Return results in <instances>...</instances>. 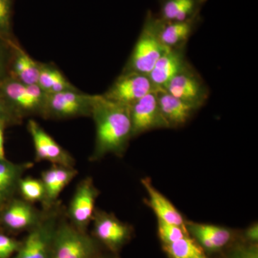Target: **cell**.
Instances as JSON below:
<instances>
[{
	"mask_svg": "<svg viewBox=\"0 0 258 258\" xmlns=\"http://www.w3.org/2000/svg\"><path fill=\"white\" fill-rule=\"evenodd\" d=\"M91 116L96 125L91 161L100 160L108 154L123 155L132 138L130 106L110 101L103 95H94Z\"/></svg>",
	"mask_w": 258,
	"mask_h": 258,
	"instance_id": "6da1fadb",
	"label": "cell"
},
{
	"mask_svg": "<svg viewBox=\"0 0 258 258\" xmlns=\"http://www.w3.org/2000/svg\"><path fill=\"white\" fill-rule=\"evenodd\" d=\"M159 18L148 12L143 28L123 71L149 75L154 64L169 48L159 37Z\"/></svg>",
	"mask_w": 258,
	"mask_h": 258,
	"instance_id": "7a4b0ae2",
	"label": "cell"
},
{
	"mask_svg": "<svg viewBox=\"0 0 258 258\" xmlns=\"http://www.w3.org/2000/svg\"><path fill=\"white\" fill-rule=\"evenodd\" d=\"M97 254L98 244L94 237L60 218L54 235L50 258H92Z\"/></svg>",
	"mask_w": 258,
	"mask_h": 258,
	"instance_id": "3957f363",
	"label": "cell"
},
{
	"mask_svg": "<svg viewBox=\"0 0 258 258\" xmlns=\"http://www.w3.org/2000/svg\"><path fill=\"white\" fill-rule=\"evenodd\" d=\"M59 207L55 204L52 208L43 210L41 220L29 230L13 258H50L54 235L61 218Z\"/></svg>",
	"mask_w": 258,
	"mask_h": 258,
	"instance_id": "277c9868",
	"label": "cell"
},
{
	"mask_svg": "<svg viewBox=\"0 0 258 258\" xmlns=\"http://www.w3.org/2000/svg\"><path fill=\"white\" fill-rule=\"evenodd\" d=\"M47 93L37 84L25 85L8 78L0 83V95L18 118L24 115H42Z\"/></svg>",
	"mask_w": 258,
	"mask_h": 258,
	"instance_id": "5b68a950",
	"label": "cell"
},
{
	"mask_svg": "<svg viewBox=\"0 0 258 258\" xmlns=\"http://www.w3.org/2000/svg\"><path fill=\"white\" fill-rule=\"evenodd\" d=\"M92 96L77 89L46 94L42 116L50 119H68L91 116Z\"/></svg>",
	"mask_w": 258,
	"mask_h": 258,
	"instance_id": "8992f818",
	"label": "cell"
},
{
	"mask_svg": "<svg viewBox=\"0 0 258 258\" xmlns=\"http://www.w3.org/2000/svg\"><path fill=\"white\" fill-rule=\"evenodd\" d=\"M164 89L173 96L200 108L210 97L208 85L190 63L170 80Z\"/></svg>",
	"mask_w": 258,
	"mask_h": 258,
	"instance_id": "52a82bcc",
	"label": "cell"
},
{
	"mask_svg": "<svg viewBox=\"0 0 258 258\" xmlns=\"http://www.w3.org/2000/svg\"><path fill=\"white\" fill-rule=\"evenodd\" d=\"M157 89L149 75L123 71L103 96L110 101L131 106Z\"/></svg>",
	"mask_w": 258,
	"mask_h": 258,
	"instance_id": "ba28073f",
	"label": "cell"
},
{
	"mask_svg": "<svg viewBox=\"0 0 258 258\" xmlns=\"http://www.w3.org/2000/svg\"><path fill=\"white\" fill-rule=\"evenodd\" d=\"M99 193L92 178L89 176L81 180L76 186L67 211L70 222L76 228L86 232L92 222Z\"/></svg>",
	"mask_w": 258,
	"mask_h": 258,
	"instance_id": "9c48e42d",
	"label": "cell"
},
{
	"mask_svg": "<svg viewBox=\"0 0 258 258\" xmlns=\"http://www.w3.org/2000/svg\"><path fill=\"white\" fill-rule=\"evenodd\" d=\"M91 222L93 237L111 252H118L130 240L132 229L113 214L97 210Z\"/></svg>",
	"mask_w": 258,
	"mask_h": 258,
	"instance_id": "30bf717a",
	"label": "cell"
},
{
	"mask_svg": "<svg viewBox=\"0 0 258 258\" xmlns=\"http://www.w3.org/2000/svg\"><path fill=\"white\" fill-rule=\"evenodd\" d=\"M130 115L132 138L149 131L169 128L161 113L157 90L132 104Z\"/></svg>",
	"mask_w": 258,
	"mask_h": 258,
	"instance_id": "8fae6325",
	"label": "cell"
},
{
	"mask_svg": "<svg viewBox=\"0 0 258 258\" xmlns=\"http://www.w3.org/2000/svg\"><path fill=\"white\" fill-rule=\"evenodd\" d=\"M28 130L35 147V161H48L55 165L74 167L76 159L37 121L29 120Z\"/></svg>",
	"mask_w": 258,
	"mask_h": 258,
	"instance_id": "7c38bea8",
	"label": "cell"
},
{
	"mask_svg": "<svg viewBox=\"0 0 258 258\" xmlns=\"http://www.w3.org/2000/svg\"><path fill=\"white\" fill-rule=\"evenodd\" d=\"M1 220L7 228L14 232L30 230L41 220L40 212L33 204L23 199L13 198L1 210Z\"/></svg>",
	"mask_w": 258,
	"mask_h": 258,
	"instance_id": "4fadbf2b",
	"label": "cell"
},
{
	"mask_svg": "<svg viewBox=\"0 0 258 258\" xmlns=\"http://www.w3.org/2000/svg\"><path fill=\"white\" fill-rule=\"evenodd\" d=\"M161 113L169 128L184 126L200 108L173 96L164 88L157 90Z\"/></svg>",
	"mask_w": 258,
	"mask_h": 258,
	"instance_id": "5bb4252c",
	"label": "cell"
},
{
	"mask_svg": "<svg viewBox=\"0 0 258 258\" xmlns=\"http://www.w3.org/2000/svg\"><path fill=\"white\" fill-rule=\"evenodd\" d=\"M185 50L186 47L169 49L157 60L149 74L156 87L164 88L170 80L189 63Z\"/></svg>",
	"mask_w": 258,
	"mask_h": 258,
	"instance_id": "9a60e30c",
	"label": "cell"
},
{
	"mask_svg": "<svg viewBox=\"0 0 258 258\" xmlns=\"http://www.w3.org/2000/svg\"><path fill=\"white\" fill-rule=\"evenodd\" d=\"M75 167L52 164L49 169L41 173V181L45 189V201L42 204L44 210L55 205L62 190L77 175Z\"/></svg>",
	"mask_w": 258,
	"mask_h": 258,
	"instance_id": "2e32d148",
	"label": "cell"
},
{
	"mask_svg": "<svg viewBox=\"0 0 258 258\" xmlns=\"http://www.w3.org/2000/svg\"><path fill=\"white\" fill-rule=\"evenodd\" d=\"M189 235L205 251L217 252L225 247L232 238V232L220 226L186 222L185 223Z\"/></svg>",
	"mask_w": 258,
	"mask_h": 258,
	"instance_id": "e0dca14e",
	"label": "cell"
},
{
	"mask_svg": "<svg viewBox=\"0 0 258 258\" xmlns=\"http://www.w3.org/2000/svg\"><path fill=\"white\" fill-rule=\"evenodd\" d=\"M32 166L30 162L16 164L6 159L0 160V211L14 198L24 173Z\"/></svg>",
	"mask_w": 258,
	"mask_h": 258,
	"instance_id": "ac0fdd59",
	"label": "cell"
},
{
	"mask_svg": "<svg viewBox=\"0 0 258 258\" xmlns=\"http://www.w3.org/2000/svg\"><path fill=\"white\" fill-rule=\"evenodd\" d=\"M199 22L198 18L185 21H163L159 18V37L169 49L186 47Z\"/></svg>",
	"mask_w": 258,
	"mask_h": 258,
	"instance_id": "d6986e66",
	"label": "cell"
},
{
	"mask_svg": "<svg viewBox=\"0 0 258 258\" xmlns=\"http://www.w3.org/2000/svg\"><path fill=\"white\" fill-rule=\"evenodd\" d=\"M142 184L149 195L147 205L157 215L158 220L180 227H186V222L181 214L165 196L154 187L149 178L142 179Z\"/></svg>",
	"mask_w": 258,
	"mask_h": 258,
	"instance_id": "ffe728a7",
	"label": "cell"
},
{
	"mask_svg": "<svg viewBox=\"0 0 258 258\" xmlns=\"http://www.w3.org/2000/svg\"><path fill=\"white\" fill-rule=\"evenodd\" d=\"M40 69V62L34 60L15 41L10 62V77L25 85L37 84Z\"/></svg>",
	"mask_w": 258,
	"mask_h": 258,
	"instance_id": "44dd1931",
	"label": "cell"
},
{
	"mask_svg": "<svg viewBox=\"0 0 258 258\" xmlns=\"http://www.w3.org/2000/svg\"><path fill=\"white\" fill-rule=\"evenodd\" d=\"M163 21H185L200 17V11L206 0H159Z\"/></svg>",
	"mask_w": 258,
	"mask_h": 258,
	"instance_id": "7402d4cb",
	"label": "cell"
},
{
	"mask_svg": "<svg viewBox=\"0 0 258 258\" xmlns=\"http://www.w3.org/2000/svg\"><path fill=\"white\" fill-rule=\"evenodd\" d=\"M37 84L47 94L76 89L59 69L47 64L40 63V74Z\"/></svg>",
	"mask_w": 258,
	"mask_h": 258,
	"instance_id": "603a6c76",
	"label": "cell"
},
{
	"mask_svg": "<svg viewBox=\"0 0 258 258\" xmlns=\"http://www.w3.org/2000/svg\"><path fill=\"white\" fill-rule=\"evenodd\" d=\"M163 249L169 258H210L189 235L174 243L163 245Z\"/></svg>",
	"mask_w": 258,
	"mask_h": 258,
	"instance_id": "cb8c5ba5",
	"label": "cell"
},
{
	"mask_svg": "<svg viewBox=\"0 0 258 258\" xmlns=\"http://www.w3.org/2000/svg\"><path fill=\"white\" fill-rule=\"evenodd\" d=\"M18 192L22 199L30 203H40L45 201V189L41 179L32 177H23L18 185Z\"/></svg>",
	"mask_w": 258,
	"mask_h": 258,
	"instance_id": "d4e9b609",
	"label": "cell"
},
{
	"mask_svg": "<svg viewBox=\"0 0 258 258\" xmlns=\"http://www.w3.org/2000/svg\"><path fill=\"white\" fill-rule=\"evenodd\" d=\"M158 235L161 242L165 245L174 243L176 241L189 236V234L186 227H180L158 220Z\"/></svg>",
	"mask_w": 258,
	"mask_h": 258,
	"instance_id": "484cf974",
	"label": "cell"
},
{
	"mask_svg": "<svg viewBox=\"0 0 258 258\" xmlns=\"http://www.w3.org/2000/svg\"><path fill=\"white\" fill-rule=\"evenodd\" d=\"M14 39L0 37V83L10 77V62L13 56Z\"/></svg>",
	"mask_w": 258,
	"mask_h": 258,
	"instance_id": "4316f807",
	"label": "cell"
},
{
	"mask_svg": "<svg viewBox=\"0 0 258 258\" xmlns=\"http://www.w3.org/2000/svg\"><path fill=\"white\" fill-rule=\"evenodd\" d=\"M12 0H0V37L13 39L11 28Z\"/></svg>",
	"mask_w": 258,
	"mask_h": 258,
	"instance_id": "83f0119b",
	"label": "cell"
},
{
	"mask_svg": "<svg viewBox=\"0 0 258 258\" xmlns=\"http://www.w3.org/2000/svg\"><path fill=\"white\" fill-rule=\"evenodd\" d=\"M228 258H258L257 243L237 244L229 254Z\"/></svg>",
	"mask_w": 258,
	"mask_h": 258,
	"instance_id": "f1b7e54d",
	"label": "cell"
},
{
	"mask_svg": "<svg viewBox=\"0 0 258 258\" xmlns=\"http://www.w3.org/2000/svg\"><path fill=\"white\" fill-rule=\"evenodd\" d=\"M22 242L0 234V258H10L18 252Z\"/></svg>",
	"mask_w": 258,
	"mask_h": 258,
	"instance_id": "f546056e",
	"label": "cell"
},
{
	"mask_svg": "<svg viewBox=\"0 0 258 258\" xmlns=\"http://www.w3.org/2000/svg\"><path fill=\"white\" fill-rule=\"evenodd\" d=\"M0 118L5 120L8 123H15L20 120L10 110L1 95H0Z\"/></svg>",
	"mask_w": 258,
	"mask_h": 258,
	"instance_id": "4dcf8cb0",
	"label": "cell"
},
{
	"mask_svg": "<svg viewBox=\"0 0 258 258\" xmlns=\"http://www.w3.org/2000/svg\"><path fill=\"white\" fill-rule=\"evenodd\" d=\"M244 238L249 243H257L258 240L257 224H253L244 232Z\"/></svg>",
	"mask_w": 258,
	"mask_h": 258,
	"instance_id": "1f68e13d",
	"label": "cell"
},
{
	"mask_svg": "<svg viewBox=\"0 0 258 258\" xmlns=\"http://www.w3.org/2000/svg\"><path fill=\"white\" fill-rule=\"evenodd\" d=\"M8 123L5 120L0 118V160L6 159L5 152V128Z\"/></svg>",
	"mask_w": 258,
	"mask_h": 258,
	"instance_id": "d6a6232c",
	"label": "cell"
},
{
	"mask_svg": "<svg viewBox=\"0 0 258 258\" xmlns=\"http://www.w3.org/2000/svg\"><path fill=\"white\" fill-rule=\"evenodd\" d=\"M92 258H108V257H105V256L99 255V254H97L96 255H95L94 257H93Z\"/></svg>",
	"mask_w": 258,
	"mask_h": 258,
	"instance_id": "836d02e7",
	"label": "cell"
}]
</instances>
